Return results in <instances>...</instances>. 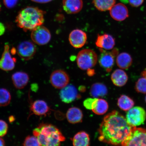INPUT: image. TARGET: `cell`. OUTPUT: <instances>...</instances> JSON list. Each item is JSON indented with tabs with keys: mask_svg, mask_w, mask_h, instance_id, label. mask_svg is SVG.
Masks as SVG:
<instances>
[{
	"mask_svg": "<svg viewBox=\"0 0 146 146\" xmlns=\"http://www.w3.org/2000/svg\"><path fill=\"white\" fill-rule=\"evenodd\" d=\"M122 146H146V129L133 127Z\"/></svg>",
	"mask_w": 146,
	"mask_h": 146,
	"instance_id": "cell-5",
	"label": "cell"
},
{
	"mask_svg": "<svg viewBox=\"0 0 146 146\" xmlns=\"http://www.w3.org/2000/svg\"><path fill=\"white\" fill-rule=\"evenodd\" d=\"M141 75L142 77H144L146 78V68L142 72Z\"/></svg>",
	"mask_w": 146,
	"mask_h": 146,
	"instance_id": "cell-37",
	"label": "cell"
},
{
	"mask_svg": "<svg viewBox=\"0 0 146 146\" xmlns=\"http://www.w3.org/2000/svg\"><path fill=\"white\" fill-rule=\"evenodd\" d=\"M108 90L106 86L101 83H96L92 85L90 88V94L93 98L103 97L107 94Z\"/></svg>",
	"mask_w": 146,
	"mask_h": 146,
	"instance_id": "cell-24",
	"label": "cell"
},
{
	"mask_svg": "<svg viewBox=\"0 0 146 146\" xmlns=\"http://www.w3.org/2000/svg\"><path fill=\"white\" fill-rule=\"evenodd\" d=\"M32 1L38 3H47L52 1V0H31Z\"/></svg>",
	"mask_w": 146,
	"mask_h": 146,
	"instance_id": "cell-35",
	"label": "cell"
},
{
	"mask_svg": "<svg viewBox=\"0 0 146 146\" xmlns=\"http://www.w3.org/2000/svg\"><path fill=\"white\" fill-rule=\"evenodd\" d=\"M10 93L7 89L0 88V107H5L8 105L11 100Z\"/></svg>",
	"mask_w": 146,
	"mask_h": 146,
	"instance_id": "cell-27",
	"label": "cell"
},
{
	"mask_svg": "<svg viewBox=\"0 0 146 146\" xmlns=\"http://www.w3.org/2000/svg\"><path fill=\"white\" fill-rule=\"evenodd\" d=\"M36 51V47L33 43L30 41H25L18 45L16 52L22 59L28 61L33 58Z\"/></svg>",
	"mask_w": 146,
	"mask_h": 146,
	"instance_id": "cell-8",
	"label": "cell"
},
{
	"mask_svg": "<svg viewBox=\"0 0 146 146\" xmlns=\"http://www.w3.org/2000/svg\"><path fill=\"white\" fill-rule=\"evenodd\" d=\"M98 56L95 52L90 49H84L78 53L76 61L78 67L83 70H88L96 65Z\"/></svg>",
	"mask_w": 146,
	"mask_h": 146,
	"instance_id": "cell-4",
	"label": "cell"
},
{
	"mask_svg": "<svg viewBox=\"0 0 146 146\" xmlns=\"http://www.w3.org/2000/svg\"><path fill=\"white\" fill-rule=\"evenodd\" d=\"M30 110L33 114L40 116H46L49 114L50 108L44 100H36L30 106Z\"/></svg>",
	"mask_w": 146,
	"mask_h": 146,
	"instance_id": "cell-16",
	"label": "cell"
},
{
	"mask_svg": "<svg viewBox=\"0 0 146 146\" xmlns=\"http://www.w3.org/2000/svg\"><path fill=\"white\" fill-rule=\"evenodd\" d=\"M50 79L52 86L57 89L63 88L68 85L69 82L68 74L62 70H56L52 72Z\"/></svg>",
	"mask_w": 146,
	"mask_h": 146,
	"instance_id": "cell-11",
	"label": "cell"
},
{
	"mask_svg": "<svg viewBox=\"0 0 146 146\" xmlns=\"http://www.w3.org/2000/svg\"><path fill=\"white\" fill-rule=\"evenodd\" d=\"M31 38L34 43L40 45H43L50 42L51 35L48 29L41 25L32 31Z\"/></svg>",
	"mask_w": 146,
	"mask_h": 146,
	"instance_id": "cell-7",
	"label": "cell"
},
{
	"mask_svg": "<svg viewBox=\"0 0 146 146\" xmlns=\"http://www.w3.org/2000/svg\"><path fill=\"white\" fill-rule=\"evenodd\" d=\"M8 125L6 122L0 120V137L5 136L8 132Z\"/></svg>",
	"mask_w": 146,
	"mask_h": 146,
	"instance_id": "cell-30",
	"label": "cell"
},
{
	"mask_svg": "<svg viewBox=\"0 0 146 146\" xmlns=\"http://www.w3.org/2000/svg\"><path fill=\"white\" fill-rule=\"evenodd\" d=\"M90 140L89 135L84 131H81L73 138V145L75 146H88L90 145Z\"/></svg>",
	"mask_w": 146,
	"mask_h": 146,
	"instance_id": "cell-23",
	"label": "cell"
},
{
	"mask_svg": "<svg viewBox=\"0 0 146 146\" xmlns=\"http://www.w3.org/2000/svg\"><path fill=\"white\" fill-rule=\"evenodd\" d=\"M66 118L69 123L75 124L81 123L83 118V113L81 109L78 108H71L67 111Z\"/></svg>",
	"mask_w": 146,
	"mask_h": 146,
	"instance_id": "cell-21",
	"label": "cell"
},
{
	"mask_svg": "<svg viewBox=\"0 0 146 146\" xmlns=\"http://www.w3.org/2000/svg\"><path fill=\"white\" fill-rule=\"evenodd\" d=\"M93 3L96 8L101 11L110 10L115 4V0H93Z\"/></svg>",
	"mask_w": 146,
	"mask_h": 146,
	"instance_id": "cell-26",
	"label": "cell"
},
{
	"mask_svg": "<svg viewBox=\"0 0 146 146\" xmlns=\"http://www.w3.org/2000/svg\"><path fill=\"white\" fill-rule=\"evenodd\" d=\"M45 12L34 7H27L20 11L15 22L18 27L25 32L32 31L44 22Z\"/></svg>",
	"mask_w": 146,
	"mask_h": 146,
	"instance_id": "cell-2",
	"label": "cell"
},
{
	"mask_svg": "<svg viewBox=\"0 0 146 146\" xmlns=\"http://www.w3.org/2000/svg\"><path fill=\"white\" fill-rule=\"evenodd\" d=\"M25 146H40L38 138L35 136H28L26 137L23 143Z\"/></svg>",
	"mask_w": 146,
	"mask_h": 146,
	"instance_id": "cell-29",
	"label": "cell"
},
{
	"mask_svg": "<svg viewBox=\"0 0 146 146\" xmlns=\"http://www.w3.org/2000/svg\"><path fill=\"white\" fill-rule=\"evenodd\" d=\"M18 0H3V3L7 8L12 9L17 4Z\"/></svg>",
	"mask_w": 146,
	"mask_h": 146,
	"instance_id": "cell-31",
	"label": "cell"
},
{
	"mask_svg": "<svg viewBox=\"0 0 146 146\" xmlns=\"http://www.w3.org/2000/svg\"><path fill=\"white\" fill-rule=\"evenodd\" d=\"M5 27L2 23L0 22V36L3 35L5 33Z\"/></svg>",
	"mask_w": 146,
	"mask_h": 146,
	"instance_id": "cell-34",
	"label": "cell"
},
{
	"mask_svg": "<svg viewBox=\"0 0 146 146\" xmlns=\"http://www.w3.org/2000/svg\"><path fill=\"white\" fill-rule=\"evenodd\" d=\"M14 119V117H13V116L11 117V118H9V120H10V121H11V122L13 121Z\"/></svg>",
	"mask_w": 146,
	"mask_h": 146,
	"instance_id": "cell-38",
	"label": "cell"
},
{
	"mask_svg": "<svg viewBox=\"0 0 146 146\" xmlns=\"http://www.w3.org/2000/svg\"><path fill=\"white\" fill-rule=\"evenodd\" d=\"M108 108V103L106 100L102 98H95L91 110L95 114L102 115L107 112Z\"/></svg>",
	"mask_w": 146,
	"mask_h": 146,
	"instance_id": "cell-20",
	"label": "cell"
},
{
	"mask_svg": "<svg viewBox=\"0 0 146 146\" xmlns=\"http://www.w3.org/2000/svg\"><path fill=\"white\" fill-rule=\"evenodd\" d=\"M94 98H88L85 100L84 102V105L86 108L91 110L92 104L94 100Z\"/></svg>",
	"mask_w": 146,
	"mask_h": 146,
	"instance_id": "cell-32",
	"label": "cell"
},
{
	"mask_svg": "<svg viewBox=\"0 0 146 146\" xmlns=\"http://www.w3.org/2000/svg\"><path fill=\"white\" fill-rule=\"evenodd\" d=\"M100 49L101 52L98 60L100 64L107 72H110L114 65L115 58L117 56L118 50L115 49L111 52H107L104 49Z\"/></svg>",
	"mask_w": 146,
	"mask_h": 146,
	"instance_id": "cell-9",
	"label": "cell"
},
{
	"mask_svg": "<svg viewBox=\"0 0 146 146\" xmlns=\"http://www.w3.org/2000/svg\"><path fill=\"white\" fill-rule=\"evenodd\" d=\"M12 79L14 86L21 89L24 88L29 82V76L26 73L18 72L12 75Z\"/></svg>",
	"mask_w": 146,
	"mask_h": 146,
	"instance_id": "cell-18",
	"label": "cell"
},
{
	"mask_svg": "<svg viewBox=\"0 0 146 146\" xmlns=\"http://www.w3.org/2000/svg\"><path fill=\"white\" fill-rule=\"evenodd\" d=\"M115 43L114 38L110 35L107 34L98 35L96 42V46L100 48L107 50L113 48Z\"/></svg>",
	"mask_w": 146,
	"mask_h": 146,
	"instance_id": "cell-15",
	"label": "cell"
},
{
	"mask_svg": "<svg viewBox=\"0 0 146 146\" xmlns=\"http://www.w3.org/2000/svg\"><path fill=\"white\" fill-rule=\"evenodd\" d=\"M135 89L137 92L142 94H146V78L142 77L136 82Z\"/></svg>",
	"mask_w": 146,
	"mask_h": 146,
	"instance_id": "cell-28",
	"label": "cell"
},
{
	"mask_svg": "<svg viewBox=\"0 0 146 146\" xmlns=\"http://www.w3.org/2000/svg\"><path fill=\"white\" fill-rule=\"evenodd\" d=\"M117 105L119 107L124 111H128L132 108L134 105L133 100L129 96L123 95L119 98Z\"/></svg>",
	"mask_w": 146,
	"mask_h": 146,
	"instance_id": "cell-25",
	"label": "cell"
},
{
	"mask_svg": "<svg viewBox=\"0 0 146 146\" xmlns=\"http://www.w3.org/2000/svg\"><path fill=\"white\" fill-rule=\"evenodd\" d=\"M128 78L126 73L120 69H116L111 76V79L113 83L118 87H122L125 85L127 83Z\"/></svg>",
	"mask_w": 146,
	"mask_h": 146,
	"instance_id": "cell-19",
	"label": "cell"
},
{
	"mask_svg": "<svg viewBox=\"0 0 146 146\" xmlns=\"http://www.w3.org/2000/svg\"><path fill=\"white\" fill-rule=\"evenodd\" d=\"M109 11L111 17L116 21H123L129 17L127 8L123 3L114 5Z\"/></svg>",
	"mask_w": 146,
	"mask_h": 146,
	"instance_id": "cell-13",
	"label": "cell"
},
{
	"mask_svg": "<svg viewBox=\"0 0 146 146\" xmlns=\"http://www.w3.org/2000/svg\"><path fill=\"white\" fill-rule=\"evenodd\" d=\"M129 4L131 6L134 7H138L142 5L144 0H129Z\"/></svg>",
	"mask_w": 146,
	"mask_h": 146,
	"instance_id": "cell-33",
	"label": "cell"
},
{
	"mask_svg": "<svg viewBox=\"0 0 146 146\" xmlns=\"http://www.w3.org/2000/svg\"><path fill=\"white\" fill-rule=\"evenodd\" d=\"M62 4L64 10L69 14L78 13L83 7L82 0H63Z\"/></svg>",
	"mask_w": 146,
	"mask_h": 146,
	"instance_id": "cell-17",
	"label": "cell"
},
{
	"mask_svg": "<svg viewBox=\"0 0 146 146\" xmlns=\"http://www.w3.org/2000/svg\"><path fill=\"white\" fill-rule=\"evenodd\" d=\"M5 143L4 140L0 137V146H5Z\"/></svg>",
	"mask_w": 146,
	"mask_h": 146,
	"instance_id": "cell-36",
	"label": "cell"
},
{
	"mask_svg": "<svg viewBox=\"0 0 146 146\" xmlns=\"http://www.w3.org/2000/svg\"><path fill=\"white\" fill-rule=\"evenodd\" d=\"M60 98L66 103H72L78 97L76 88L72 84L68 85L62 89L60 93Z\"/></svg>",
	"mask_w": 146,
	"mask_h": 146,
	"instance_id": "cell-14",
	"label": "cell"
},
{
	"mask_svg": "<svg viewBox=\"0 0 146 146\" xmlns=\"http://www.w3.org/2000/svg\"><path fill=\"white\" fill-rule=\"evenodd\" d=\"M133 127L123 115L117 111H113L104 117L100 124L98 139L109 145H121L129 135Z\"/></svg>",
	"mask_w": 146,
	"mask_h": 146,
	"instance_id": "cell-1",
	"label": "cell"
},
{
	"mask_svg": "<svg viewBox=\"0 0 146 146\" xmlns=\"http://www.w3.org/2000/svg\"><path fill=\"white\" fill-rule=\"evenodd\" d=\"M69 40L72 46L76 48H80L84 46L86 42L87 34L83 31L76 29L70 33Z\"/></svg>",
	"mask_w": 146,
	"mask_h": 146,
	"instance_id": "cell-12",
	"label": "cell"
},
{
	"mask_svg": "<svg viewBox=\"0 0 146 146\" xmlns=\"http://www.w3.org/2000/svg\"><path fill=\"white\" fill-rule=\"evenodd\" d=\"M133 60L130 55L123 52L117 56L116 62L120 68L126 69L129 68L132 63Z\"/></svg>",
	"mask_w": 146,
	"mask_h": 146,
	"instance_id": "cell-22",
	"label": "cell"
},
{
	"mask_svg": "<svg viewBox=\"0 0 146 146\" xmlns=\"http://www.w3.org/2000/svg\"><path fill=\"white\" fill-rule=\"evenodd\" d=\"M1 5H0V10H1Z\"/></svg>",
	"mask_w": 146,
	"mask_h": 146,
	"instance_id": "cell-40",
	"label": "cell"
},
{
	"mask_svg": "<svg viewBox=\"0 0 146 146\" xmlns=\"http://www.w3.org/2000/svg\"><path fill=\"white\" fill-rule=\"evenodd\" d=\"M41 146H59L65 137L57 127L50 124H42L33 131Z\"/></svg>",
	"mask_w": 146,
	"mask_h": 146,
	"instance_id": "cell-3",
	"label": "cell"
},
{
	"mask_svg": "<svg viewBox=\"0 0 146 146\" xmlns=\"http://www.w3.org/2000/svg\"><path fill=\"white\" fill-rule=\"evenodd\" d=\"M126 119L129 125L137 127L143 123L146 118V112L143 108L136 106L128 111Z\"/></svg>",
	"mask_w": 146,
	"mask_h": 146,
	"instance_id": "cell-6",
	"label": "cell"
},
{
	"mask_svg": "<svg viewBox=\"0 0 146 146\" xmlns=\"http://www.w3.org/2000/svg\"><path fill=\"white\" fill-rule=\"evenodd\" d=\"M145 102H146V96H145Z\"/></svg>",
	"mask_w": 146,
	"mask_h": 146,
	"instance_id": "cell-39",
	"label": "cell"
},
{
	"mask_svg": "<svg viewBox=\"0 0 146 146\" xmlns=\"http://www.w3.org/2000/svg\"><path fill=\"white\" fill-rule=\"evenodd\" d=\"M10 49L9 44H5L4 51L0 59V69L3 71H11L13 70L15 67L17 60L15 58L12 56Z\"/></svg>",
	"mask_w": 146,
	"mask_h": 146,
	"instance_id": "cell-10",
	"label": "cell"
}]
</instances>
